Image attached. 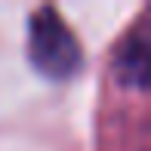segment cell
<instances>
[{"mask_svg":"<svg viewBox=\"0 0 151 151\" xmlns=\"http://www.w3.org/2000/svg\"><path fill=\"white\" fill-rule=\"evenodd\" d=\"M28 59L43 77L68 80L83 65V50L56 6L34 9L28 22Z\"/></svg>","mask_w":151,"mask_h":151,"instance_id":"cell-1","label":"cell"},{"mask_svg":"<svg viewBox=\"0 0 151 151\" xmlns=\"http://www.w3.org/2000/svg\"><path fill=\"white\" fill-rule=\"evenodd\" d=\"M148 52H151L148 25L139 22L133 31L127 34V37L120 40L117 52H114V71H117L120 83H127V86H139V90H145V86H148V77H151Z\"/></svg>","mask_w":151,"mask_h":151,"instance_id":"cell-2","label":"cell"}]
</instances>
